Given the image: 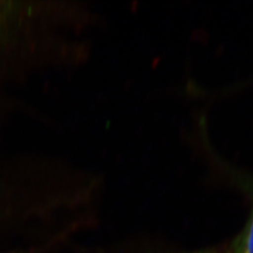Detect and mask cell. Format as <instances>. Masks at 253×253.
Listing matches in <instances>:
<instances>
[{
  "instance_id": "obj_1",
  "label": "cell",
  "mask_w": 253,
  "mask_h": 253,
  "mask_svg": "<svg viewBox=\"0 0 253 253\" xmlns=\"http://www.w3.org/2000/svg\"><path fill=\"white\" fill-rule=\"evenodd\" d=\"M22 7L18 2L0 0V108L3 105L2 92L6 79L10 75V57L19 40L17 19L21 15Z\"/></svg>"
},
{
  "instance_id": "obj_2",
  "label": "cell",
  "mask_w": 253,
  "mask_h": 253,
  "mask_svg": "<svg viewBox=\"0 0 253 253\" xmlns=\"http://www.w3.org/2000/svg\"><path fill=\"white\" fill-rule=\"evenodd\" d=\"M232 179L237 183L238 187L244 190L251 202V210L248 221L242 233L238 236L235 244V253H253V176L241 173L235 169H230Z\"/></svg>"
},
{
  "instance_id": "obj_3",
  "label": "cell",
  "mask_w": 253,
  "mask_h": 253,
  "mask_svg": "<svg viewBox=\"0 0 253 253\" xmlns=\"http://www.w3.org/2000/svg\"><path fill=\"white\" fill-rule=\"evenodd\" d=\"M191 253H219L216 250H212V249H208V250H202V251H198V252H194Z\"/></svg>"
}]
</instances>
